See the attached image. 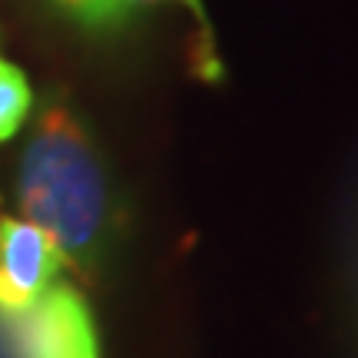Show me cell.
Listing matches in <instances>:
<instances>
[{"mask_svg":"<svg viewBox=\"0 0 358 358\" xmlns=\"http://www.w3.org/2000/svg\"><path fill=\"white\" fill-rule=\"evenodd\" d=\"M30 83L13 64L0 60V143L10 140L30 113Z\"/></svg>","mask_w":358,"mask_h":358,"instance_id":"5","label":"cell"},{"mask_svg":"<svg viewBox=\"0 0 358 358\" xmlns=\"http://www.w3.org/2000/svg\"><path fill=\"white\" fill-rule=\"evenodd\" d=\"M64 256L47 232L27 219L0 222V315L34 306L53 285Z\"/></svg>","mask_w":358,"mask_h":358,"instance_id":"3","label":"cell"},{"mask_svg":"<svg viewBox=\"0 0 358 358\" xmlns=\"http://www.w3.org/2000/svg\"><path fill=\"white\" fill-rule=\"evenodd\" d=\"M43 3L83 30H116L153 3H182V7H189L199 24L209 27L203 0H43Z\"/></svg>","mask_w":358,"mask_h":358,"instance_id":"4","label":"cell"},{"mask_svg":"<svg viewBox=\"0 0 358 358\" xmlns=\"http://www.w3.org/2000/svg\"><path fill=\"white\" fill-rule=\"evenodd\" d=\"M0 358H100L87 302L50 285L24 312L0 315Z\"/></svg>","mask_w":358,"mask_h":358,"instance_id":"2","label":"cell"},{"mask_svg":"<svg viewBox=\"0 0 358 358\" xmlns=\"http://www.w3.org/2000/svg\"><path fill=\"white\" fill-rule=\"evenodd\" d=\"M27 222L50 236L60 256L93 268L116 226L113 186L90 129L64 100L40 110L17 176Z\"/></svg>","mask_w":358,"mask_h":358,"instance_id":"1","label":"cell"}]
</instances>
